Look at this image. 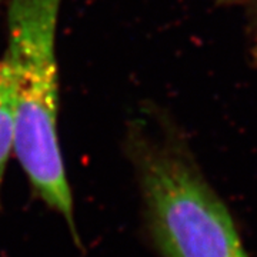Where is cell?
Masks as SVG:
<instances>
[{
    "instance_id": "obj_1",
    "label": "cell",
    "mask_w": 257,
    "mask_h": 257,
    "mask_svg": "<svg viewBox=\"0 0 257 257\" xmlns=\"http://www.w3.org/2000/svg\"><path fill=\"white\" fill-rule=\"evenodd\" d=\"M124 152L160 256L248 257L227 206L165 114L152 111L132 120Z\"/></svg>"
},
{
    "instance_id": "obj_2",
    "label": "cell",
    "mask_w": 257,
    "mask_h": 257,
    "mask_svg": "<svg viewBox=\"0 0 257 257\" xmlns=\"http://www.w3.org/2000/svg\"><path fill=\"white\" fill-rule=\"evenodd\" d=\"M60 6L62 0H9L5 55L15 79L13 153L33 192L63 216L80 246L57 133L56 33Z\"/></svg>"
},
{
    "instance_id": "obj_3",
    "label": "cell",
    "mask_w": 257,
    "mask_h": 257,
    "mask_svg": "<svg viewBox=\"0 0 257 257\" xmlns=\"http://www.w3.org/2000/svg\"><path fill=\"white\" fill-rule=\"evenodd\" d=\"M15 120V79L8 56L0 57V189L5 170L13 153Z\"/></svg>"
},
{
    "instance_id": "obj_4",
    "label": "cell",
    "mask_w": 257,
    "mask_h": 257,
    "mask_svg": "<svg viewBox=\"0 0 257 257\" xmlns=\"http://www.w3.org/2000/svg\"><path fill=\"white\" fill-rule=\"evenodd\" d=\"M0 2H2V0H0Z\"/></svg>"
}]
</instances>
